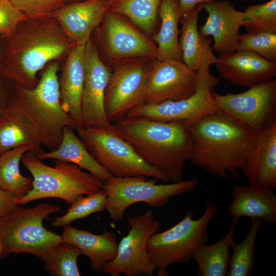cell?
Returning a JSON list of instances; mask_svg holds the SVG:
<instances>
[{"label": "cell", "mask_w": 276, "mask_h": 276, "mask_svg": "<svg viewBox=\"0 0 276 276\" xmlns=\"http://www.w3.org/2000/svg\"><path fill=\"white\" fill-rule=\"evenodd\" d=\"M9 48V64L2 74L6 79L33 88L38 72L51 61L70 53L75 43L53 17L27 19Z\"/></svg>", "instance_id": "cell-3"}, {"label": "cell", "mask_w": 276, "mask_h": 276, "mask_svg": "<svg viewBox=\"0 0 276 276\" xmlns=\"http://www.w3.org/2000/svg\"><path fill=\"white\" fill-rule=\"evenodd\" d=\"M85 77L82 96V127H112L108 120L104 99L111 72L101 60L95 44L89 40L84 54Z\"/></svg>", "instance_id": "cell-15"}, {"label": "cell", "mask_w": 276, "mask_h": 276, "mask_svg": "<svg viewBox=\"0 0 276 276\" xmlns=\"http://www.w3.org/2000/svg\"><path fill=\"white\" fill-rule=\"evenodd\" d=\"M13 85L5 86L0 83V114L7 106Z\"/></svg>", "instance_id": "cell-40"}, {"label": "cell", "mask_w": 276, "mask_h": 276, "mask_svg": "<svg viewBox=\"0 0 276 276\" xmlns=\"http://www.w3.org/2000/svg\"><path fill=\"white\" fill-rule=\"evenodd\" d=\"M200 5L208 16L199 30L203 36L213 37V50L219 55L238 50L239 30L244 25L243 12L227 0H213Z\"/></svg>", "instance_id": "cell-17"}, {"label": "cell", "mask_w": 276, "mask_h": 276, "mask_svg": "<svg viewBox=\"0 0 276 276\" xmlns=\"http://www.w3.org/2000/svg\"><path fill=\"white\" fill-rule=\"evenodd\" d=\"M241 1H246V0H240Z\"/></svg>", "instance_id": "cell-43"}, {"label": "cell", "mask_w": 276, "mask_h": 276, "mask_svg": "<svg viewBox=\"0 0 276 276\" xmlns=\"http://www.w3.org/2000/svg\"><path fill=\"white\" fill-rule=\"evenodd\" d=\"M16 199L12 193L0 188V218L8 215L18 206Z\"/></svg>", "instance_id": "cell-38"}, {"label": "cell", "mask_w": 276, "mask_h": 276, "mask_svg": "<svg viewBox=\"0 0 276 276\" xmlns=\"http://www.w3.org/2000/svg\"><path fill=\"white\" fill-rule=\"evenodd\" d=\"M217 59H206L196 71L197 85L190 97L177 101L158 103L143 102L134 107L127 117H143L165 122H185L190 124L208 114L219 111L212 96L219 78L210 73V67Z\"/></svg>", "instance_id": "cell-10"}, {"label": "cell", "mask_w": 276, "mask_h": 276, "mask_svg": "<svg viewBox=\"0 0 276 276\" xmlns=\"http://www.w3.org/2000/svg\"><path fill=\"white\" fill-rule=\"evenodd\" d=\"M106 200V195L103 189L91 195L83 196L70 205L64 215L55 218L52 225L63 227L92 214L103 212L105 211Z\"/></svg>", "instance_id": "cell-33"}, {"label": "cell", "mask_w": 276, "mask_h": 276, "mask_svg": "<svg viewBox=\"0 0 276 276\" xmlns=\"http://www.w3.org/2000/svg\"><path fill=\"white\" fill-rule=\"evenodd\" d=\"M1 255H2V249H1V246L0 244V256H1Z\"/></svg>", "instance_id": "cell-42"}, {"label": "cell", "mask_w": 276, "mask_h": 276, "mask_svg": "<svg viewBox=\"0 0 276 276\" xmlns=\"http://www.w3.org/2000/svg\"><path fill=\"white\" fill-rule=\"evenodd\" d=\"M215 65L223 79L239 86L249 87L276 76V62L248 51L219 55Z\"/></svg>", "instance_id": "cell-18"}, {"label": "cell", "mask_w": 276, "mask_h": 276, "mask_svg": "<svg viewBox=\"0 0 276 276\" xmlns=\"http://www.w3.org/2000/svg\"><path fill=\"white\" fill-rule=\"evenodd\" d=\"M76 131L95 159L117 177L145 176L163 183L170 180L161 170L142 158L116 132L106 127H77Z\"/></svg>", "instance_id": "cell-8"}, {"label": "cell", "mask_w": 276, "mask_h": 276, "mask_svg": "<svg viewBox=\"0 0 276 276\" xmlns=\"http://www.w3.org/2000/svg\"><path fill=\"white\" fill-rule=\"evenodd\" d=\"M218 110L248 131L259 134L276 122V79L249 87L243 92L225 95L214 90Z\"/></svg>", "instance_id": "cell-11"}, {"label": "cell", "mask_w": 276, "mask_h": 276, "mask_svg": "<svg viewBox=\"0 0 276 276\" xmlns=\"http://www.w3.org/2000/svg\"><path fill=\"white\" fill-rule=\"evenodd\" d=\"M237 219L233 218V224L223 237L211 245H200L193 259L198 267L199 276H226L228 269L230 249L235 240V225Z\"/></svg>", "instance_id": "cell-27"}, {"label": "cell", "mask_w": 276, "mask_h": 276, "mask_svg": "<svg viewBox=\"0 0 276 276\" xmlns=\"http://www.w3.org/2000/svg\"><path fill=\"white\" fill-rule=\"evenodd\" d=\"M192 164L225 179L240 176L258 136L220 111L189 124Z\"/></svg>", "instance_id": "cell-1"}, {"label": "cell", "mask_w": 276, "mask_h": 276, "mask_svg": "<svg viewBox=\"0 0 276 276\" xmlns=\"http://www.w3.org/2000/svg\"><path fill=\"white\" fill-rule=\"evenodd\" d=\"M243 12L247 33H276V0L249 5Z\"/></svg>", "instance_id": "cell-34"}, {"label": "cell", "mask_w": 276, "mask_h": 276, "mask_svg": "<svg viewBox=\"0 0 276 276\" xmlns=\"http://www.w3.org/2000/svg\"><path fill=\"white\" fill-rule=\"evenodd\" d=\"M238 50L251 51L276 62V33L261 32L240 35Z\"/></svg>", "instance_id": "cell-35"}, {"label": "cell", "mask_w": 276, "mask_h": 276, "mask_svg": "<svg viewBox=\"0 0 276 276\" xmlns=\"http://www.w3.org/2000/svg\"><path fill=\"white\" fill-rule=\"evenodd\" d=\"M66 2H67V1H69V2H70V3H74V2H82V1H85V0H66Z\"/></svg>", "instance_id": "cell-41"}, {"label": "cell", "mask_w": 276, "mask_h": 276, "mask_svg": "<svg viewBox=\"0 0 276 276\" xmlns=\"http://www.w3.org/2000/svg\"><path fill=\"white\" fill-rule=\"evenodd\" d=\"M162 0H107V10L121 14L145 33L155 28Z\"/></svg>", "instance_id": "cell-30"}, {"label": "cell", "mask_w": 276, "mask_h": 276, "mask_svg": "<svg viewBox=\"0 0 276 276\" xmlns=\"http://www.w3.org/2000/svg\"><path fill=\"white\" fill-rule=\"evenodd\" d=\"M145 176L117 177L111 176L103 182L102 189L106 195L104 209L115 222L124 219L126 210L139 202L153 207L165 205L171 198L189 193L198 186L197 178L177 182L158 184L157 179Z\"/></svg>", "instance_id": "cell-9"}, {"label": "cell", "mask_w": 276, "mask_h": 276, "mask_svg": "<svg viewBox=\"0 0 276 276\" xmlns=\"http://www.w3.org/2000/svg\"><path fill=\"white\" fill-rule=\"evenodd\" d=\"M242 171L250 185L276 188V122L258 135Z\"/></svg>", "instance_id": "cell-20"}, {"label": "cell", "mask_w": 276, "mask_h": 276, "mask_svg": "<svg viewBox=\"0 0 276 276\" xmlns=\"http://www.w3.org/2000/svg\"><path fill=\"white\" fill-rule=\"evenodd\" d=\"M85 44L74 45L59 78L62 107L78 127H82L81 102L85 77Z\"/></svg>", "instance_id": "cell-21"}, {"label": "cell", "mask_w": 276, "mask_h": 276, "mask_svg": "<svg viewBox=\"0 0 276 276\" xmlns=\"http://www.w3.org/2000/svg\"><path fill=\"white\" fill-rule=\"evenodd\" d=\"M124 16L107 11L102 21L100 40L110 63L130 58L157 59L156 45Z\"/></svg>", "instance_id": "cell-14"}, {"label": "cell", "mask_w": 276, "mask_h": 276, "mask_svg": "<svg viewBox=\"0 0 276 276\" xmlns=\"http://www.w3.org/2000/svg\"><path fill=\"white\" fill-rule=\"evenodd\" d=\"M146 59L130 58L116 63L104 99L105 113L111 123L125 118L129 111L144 102L153 63L149 64Z\"/></svg>", "instance_id": "cell-13"}, {"label": "cell", "mask_w": 276, "mask_h": 276, "mask_svg": "<svg viewBox=\"0 0 276 276\" xmlns=\"http://www.w3.org/2000/svg\"><path fill=\"white\" fill-rule=\"evenodd\" d=\"M158 16L160 19V26L152 37L156 43V60H182L178 29L181 14L178 0H162Z\"/></svg>", "instance_id": "cell-26"}, {"label": "cell", "mask_w": 276, "mask_h": 276, "mask_svg": "<svg viewBox=\"0 0 276 276\" xmlns=\"http://www.w3.org/2000/svg\"><path fill=\"white\" fill-rule=\"evenodd\" d=\"M27 145H33L37 149L42 146L30 122L7 104L0 114V154Z\"/></svg>", "instance_id": "cell-28"}, {"label": "cell", "mask_w": 276, "mask_h": 276, "mask_svg": "<svg viewBox=\"0 0 276 276\" xmlns=\"http://www.w3.org/2000/svg\"><path fill=\"white\" fill-rule=\"evenodd\" d=\"M58 69L57 62L49 64L33 88L13 83L8 102L9 106L30 122L41 145L49 151L59 146L64 127H78L75 121L62 107Z\"/></svg>", "instance_id": "cell-4"}, {"label": "cell", "mask_w": 276, "mask_h": 276, "mask_svg": "<svg viewBox=\"0 0 276 276\" xmlns=\"http://www.w3.org/2000/svg\"><path fill=\"white\" fill-rule=\"evenodd\" d=\"M213 0H178L181 17L196 8L199 5Z\"/></svg>", "instance_id": "cell-39"}, {"label": "cell", "mask_w": 276, "mask_h": 276, "mask_svg": "<svg viewBox=\"0 0 276 276\" xmlns=\"http://www.w3.org/2000/svg\"><path fill=\"white\" fill-rule=\"evenodd\" d=\"M189 125L127 117L112 124L142 158L163 172L171 182L183 180L185 167L191 158Z\"/></svg>", "instance_id": "cell-2"}, {"label": "cell", "mask_w": 276, "mask_h": 276, "mask_svg": "<svg viewBox=\"0 0 276 276\" xmlns=\"http://www.w3.org/2000/svg\"><path fill=\"white\" fill-rule=\"evenodd\" d=\"M21 162L33 177L31 190L17 199V205L45 198L64 200L70 206L81 197L102 189L103 181L94 175L84 172L76 165L54 160L51 167L40 159L35 150L26 152Z\"/></svg>", "instance_id": "cell-5"}, {"label": "cell", "mask_w": 276, "mask_h": 276, "mask_svg": "<svg viewBox=\"0 0 276 276\" xmlns=\"http://www.w3.org/2000/svg\"><path fill=\"white\" fill-rule=\"evenodd\" d=\"M107 0H85L66 4L53 17L75 44H86L107 12Z\"/></svg>", "instance_id": "cell-19"}, {"label": "cell", "mask_w": 276, "mask_h": 276, "mask_svg": "<svg viewBox=\"0 0 276 276\" xmlns=\"http://www.w3.org/2000/svg\"><path fill=\"white\" fill-rule=\"evenodd\" d=\"M228 211L233 218H261L276 223V195L273 190L254 185H236L233 188Z\"/></svg>", "instance_id": "cell-23"}, {"label": "cell", "mask_w": 276, "mask_h": 276, "mask_svg": "<svg viewBox=\"0 0 276 276\" xmlns=\"http://www.w3.org/2000/svg\"><path fill=\"white\" fill-rule=\"evenodd\" d=\"M217 212L215 204L207 200L204 211L198 219H194L193 212L189 211L174 226L150 238L146 250L156 267L157 275H168L170 265L193 259L198 248L206 243L208 227Z\"/></svg>", "instance_id": "cell-7"}, {"label": "cell", "mask_w": 276, "mask_h": 276, "mask_svg": "<svg viewBox=\"0 0 276 276\" xmlns=\"http://www.w3.org/2000/svg\"><path fill=\"white\" fill-rule=\"evenodd\" d=\"M75 129L68 126L64 127L59 146L47 152L41 148L35 150L38 157L41 160L54 159L76 165L102 181H106L112 175L93 156Z\"/></svg>", "instance_id": "cell-24"}, {"label": "cell", "mask_w": 276, "mask_h": 276, "mask_svg": "<svg viewBox=\"0 0 276 276\" xmlns=\"http://www.w3.org/2000/svg\"><path fill=\"white\" fill-rule=\"evenodd\" d=\"M38 150L27 145L16 147L0 154V188L12 193L17 199L26 195L32 189L33 178L22 175L20 162L28 151Z\"/></svg>", "instance_id": "cell-29"}, {"label": "cell", "mask_w": 276, "mask_h": 276, "mask_svg": "<svg viewBox=\"0 0 276 276\" xmlns=\"http://www.w3.org/2000/svg\"><path fill=\"white\" fill-rule=\"evenodd\" d=\"M62 242L73 244L90 260L92 270L102 272L104 266L116 257L118 244L115 234L104 228L102 234H94L70 224L63 226Z\"/></svg>", "instance_id": "cell-22"}, {"label": "cell", "mask_w": 276, "mask_h": 276, "mask_svg": "<svg viewBox=\"0 0 276 276\" xmlns=\"http://www.w3.org/2000/svg\"><path fill=\"white\" fill-rule=\"evenodd\" d=\"M81 251L72 244L62 242L56 246L47 260L44 268L53 276H79L78 258Z\"/></svg>", "instance_id": "cell-32"}, {"label": "cell", "mask_w": 276, "mask_h": 276, "mask_svg": "<svg viewBox=\"0 0 276 276\" xmlns=\"http://www.w3.org/2000/svg\"><path fill=\"white\" fill-rule=\"evenodd\" d=\"M197 72L182 60H154L144 97L145 103H158L187 98L195 91Z\"/></svg>", "instance_id": "cell-16"}, {"label": "cell", "mask_w": 276, "mask_h": 276, "mask_svg": "<svg viewBox=\"0 0 276 276\" xmlns=\"http://www.w3.org/2000/svg\"><path fill=\"white\" fill-rule=\"evenodd\" d=\"M60 210L59 206L47 203L30 208L21 205L0 218L1 256L25 253L44 262L62 242V238L61 235L47 230L43 221L49 215Z\"/></svg>", "instance_id": "cell-6"}, {"label": "cell", "mask_w": 276, "mask_h": 276, "mask_svg": "<svg viewBox=\"0 0 276 276\" xmlns=\"http://www.w3.org/2000/svg\"><path fill=\"white\" fill-rule=\"evenodd\" d=\"M202 10L199 5L181 17L179 43L182 61L191 70L197 71L209 58H217L211 47L212 39L199 32L198 21Z\"/></svg>", "instance_id": "cell-25"}, {"label": "cell", "mask_w": 276, "mask_h": 276, "mask_svg": "<svg viewBox=\"0 0 276 276\" xmlns=\"http://www.w3.org/2000/svg\"><path fill=\"white\" fill-rule=\"evenodd\" d=\"M265 223L261 218H252L249 231L244 239L235 242L230 256L227 276H250L254 269L255 248L258 232Z\"/></svg>", "instance_id": "cell-31"}, {"label": "cell", "mask_w": 276, "mask_h": 276, "mask_svg": "<svg viewBox=\"0 0 276 276\" xmlns=\"http://www.w3.org/2000/svg\"><path fill=\"white\" fill-rule=\"evenodd\" d=\"M128 234L118 244L115 258L107 263L102 273L110 276H152L156 267L146 250L150 238L158 233L161 222L155 220L153 213L147 210L136 216H128Z\"/></svg>", "instance_id": "cell-12"}, {"label": "cell", "mask_w": 276, "mask_h": 276, "mask_svg": "<svg viewBox=\"0 0 276 276\" xmlns=\"http://www.w3.org/2000/svg\"><path fill=\"white\" fill-rule=\"evenodd\" d=\"M27 17L10 0H0V33L10 35Z\"/></svg>", "instance_id": "cell-37"}, {"label": "cell", "mask_w": 276, "mask_h": 276, "mask_svg": "<svg viewBox=\"0 0 276 276\" xmlns=\"http://www.w3.org/2000/svg\"><path fill=\"white\" fill-rule=\"evenodd\" d=\"M27 19L52 17L55 12L66 4V0H10Z\"/></svg>", "instance_id": "cell-36"}]
</instances>
